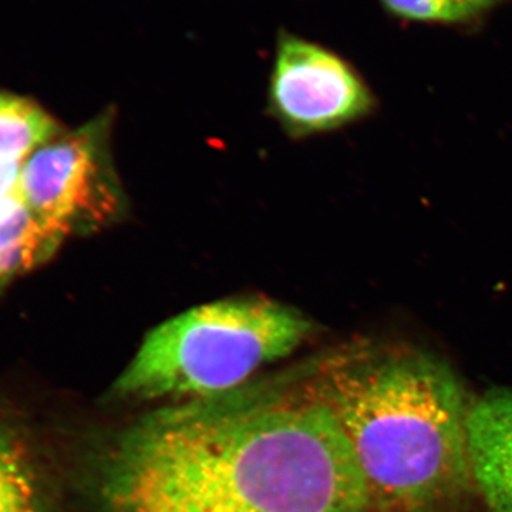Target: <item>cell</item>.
Masks as SVG:
<instances>
[{
	"instance_id": "1",
	"label": "cell",
	"mask_w": 512,
	"mask_h": 512,
	"mask_svg": "<svg viewBox=\"0 0 512 512\" xmlns=\"http://www.w3.org/2000/svg\"><path fill=\"white\" fill-rule=\"evenodd\" d=\"M103 512H365L369 487L335 414L299 382L165 407L90 454Z\"/></svg>"
},
{
	"instance_id": "2",
	"label": "cell",
	"mask_w": 512,
	"mask_h": 512,
	"mask_svg": "<svg viewBox=\"0 0 512 512\" xmlns=\"http://www.w3.org/2000/svg\"><path fill=\"white\" fill-rule=\"evenodd\" d=\"M302 383L338 419L379 512H443L473 487L471 402L441 357L362 340L320 357Z\"/></svg>"
},
{
	"instance_id": "3",
	"label": "cell",
	"mask_w": 512,
	"mask_h": 512,
	"mask_svg": "<svg viewBox=\"0 0 512 512\" xmlns=\"http://www.w3.org/2000/svg\"><path fill=\"white\" fill-rule=\"evenodd\" d=\"M313 332L311 319L274 299L204 303L151 329L113 390L127 400L218 396L291 355Z\"/></svg>"
},
{
	"instance_id": "4",
	"label": "cell",
	"mask_w": 512,
	"mask_h": 512,
	"mask_svg": "<svg viewBox=\"0 0 512 512\" xmlns=\"http://www.w3.org/2000/svg\"><path fill=\"white\" fill-rule=\"evenodd\" d=\"M26 207L64 238L109 227L126 210L110 150V116L60 134L22 168Z\"/></svg>"
},
{
	"instance_id": "5",
	"label": "cell",
	"mask_w": 512,
	"mask_h": 512,
	"mask_svg": "<svg viewBox=\"0 0 512 512\" xmlns=\"http://www.w3.org/2000/svg\"><path fill=\"white\" fill-rule=\"evenodd\" d=\"M269 106L289 134L302 137L366 116L373 97L342 57L282 32L276 42Z\"/></svg>"
},
{
	"instance_id": "6",
	"label": "cell",
	"mask_w": 512,
	"mask_h": 512,
	"mask_svg": "<svg viewBox=\"0 0 512 512\" xmlns=\"http://www.w3.org/2000/svg\"><path fill=\"white\" fill-rule=\"evenodd\" d=\"M49 467L29 414L0 394V512H59Z\"/></svg>"
},
{
	"instance_id": "7",
	"label": "cell",
	"mask_w": 512,
	"mask_h": 512,
	"mask_svg": "<svg viewBox=\"0 0 512 512\" xmlns=\"http://www.w3.org/2000/svg\"><path fill=\"white\" fill-rule=\"evenodd\" d=\"M471 481L487 512H512V389L488 390L468 410Z\"/></svg>"
},
{
	"instance_id": "8",
	"label": "cell",
	"mask_w": 512,
	"mask_h": 512,
	"mask_svg": "<svg viewBox=\"0 0 512 512\" xmlns=\"http://www.w3.org/2000/svg\"><path fill=\"white\" fill-rule=\"evenodd\" d=\"M64 237L28 207L0 222V289L46 264Z\"/></svg>"
},
{
	"instance_id": "9",
	"label": "cell",
	"mask_w": 512,
	"mask_h": 512,
	"mask_svg": "<svg viewBox=\"0 0 512 512\" xmlns=\"http://www.w3.org/2000/svg\"><path fill=\"white\" fill-rule=\"evenodd\" d=\"M63 134L42 107L23 97L0 93V158L25 161Z\"/></svg>"
},
{
	"instance_id": "10",
	"label": "cell",
	"mask_w": 512,
	"mask_h": 512,
	"mask_svg": "<svg viewBox=\"0 0 512 512\" xmlns=\"http://www.w3.org/2000/svg\"><path fill=\"white\" fill-rule=\"evenodd\" d=\"M396 15L421 22H460L480 12L468 0H382Z\"/></svg>"
},
{
	"instance_id": "11",
	"label": "cell",
	"mask_w": 512,
	"mask_h": 512,
	"mask_svg": "<svg viewBox=\"0 0 512 512\" xmlns=\"http://www.w3.org/2000/svg\"><path fill=\"white\" fill-rule=\"evenodd\" d=\"M23 164L0 158V222L26 207L22 190Z\"/></svg>"
},
{
	"instance_id": "12",
	"label": "cell",
	"mask_w": 512,
	"mask_h": 512,
	"mask_svg": "<svg viewBox=\"0 0 512 512\" xmlns=\"http://www.w3.org/2000/svg\"><path fill=\"white\" fill-rule=\"evenodd\" d=\"M468 2L473 3L478 10H483L487 8V6H490L491 3H494L495 0H468Z\"/></svg>"
}]
</instances>
